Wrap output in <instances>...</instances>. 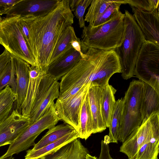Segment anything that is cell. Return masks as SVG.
Here are the masks:
<instances>
[{
  "label": "cell",
  "mask_w": 159,
  "mask_h": 159,
  "mask_svg": "<svg viewBox=\"0 0 159 159\" xmlns=\"http://www.w3.org/2000/svg\"><path fill=\"white\" fill-rule=\"evenodd\" d=\"M69 0L61 1L47 15L41 17H20L29 33V48L37 67L46 73L53 50L64 31L74 23Z\"/></svg>",
  "instance_id": "cell-1"
},
{
  "label": "cell",
  "mask_w": 159,
  "mask_h": 159,
  "mask_svg": "<svg viewBox=\"0 0 159 159\" xmlns=\"http://www.w3.org/2000/svg\"><path fill=\"white\" fill-rule=\"evenodd\" d=\"M124 28L121 42L114 50L119 59L122 78L128 80L134 75L137 59L146 40L133 15L125 10Z\"/></svg>",
  "instance_id": "cell-2"
},
{
  "label": "cell",
  "mask_w": 159,
  "mask_h": 159,
  "mask_svg": "<svg viewBox=\"0 0 159 159\" xmlns=\"http://www.w3.org/2000/svg\"><path fill=\"white\" fill-rule=\"evenodd\" d=\"M124 14L120 11L109 21L96 26H84L81 44L88 48L103 50H114L120 43L124 28Z\"/></svg>",
  "instance_id": "cell-3"
},
{
  "label": "cell",
  "mask_w": 159,
  "mask_h": 159,
  "mask_svg": "<svg viewBox=\"0 0 159 159\" xmlns=\"http://www.w3.org/2000/svg\"><path fill=\"white\" fill-rule=\"evenodd\" d=\"M144 83L133 80L129 84L124 97L125 105L122 123L118 141L123 143L143 121L141 112Z\"/></svg>",
  "instance_id": "cell-4"
},
{
  "label": "cell",
  "mask_w": 159,
  "mask_h": 159,
  "mask_svg": "<svg viewBox=\"0 0 159 159\" xmlns=\"http://www.w3.org/2000/svg\"><path fill=\"white\" fill-rule=\"evenodd\" d=\"M19 16H8L0 22V44L11 55L25 61L31 66H37L33 55L21 31Z\"/></svg>",
  "instance_id": "cell-5"
},
{
  "label": "cell",
  "mask_w": 159,
  "mask_h": 159,
  "mask_svg": "<svg viewBox=\"0 0 159 159\" xmlns=\"http://www.w3.org/2000/svg\"><path fill=\"white\" fill-rule=\"evenodd\" d=\"M60 120L54 102L43 116L27 127L10 144L7 151L0 157V159L18 154L34 146L37 137L44 130L55 126Z\"/></svg>",
  "instance_id": "cell-6"
},
{
  "label": "cell",
  "mask_w": 159,
  "mask_h": 159,
  "mask_svg": "<svg viewBox=\"0 0 159 159\" xmlns=\"http://www.w3.org/2000/svg\"><path fill=\"white\" fill-rule=\"evenodd\" d=\"M134 75L159 93V44L146 40L138 55Z\"/></svg>",
  "instance_id": "cell-7"
},
{
  "label": "cell",
  "mask_w": 159,
  "mask_h": 159,
  "mask_svg": "<svg viewBox=\"0 0 159 159\" xmlns=\"http://www.w3.org/2000/svg\"><path fill=\"white\" fill-rule=\"evenodd\" d=\"M83 53L84 55L79 61L61 79L58 99L64 100L67 99L86 85L90 84V61L88 54Z\"/></svg>",
  "instance_id": "cell-8"
},
{
  "label": "cell",
  "mask_w": 159,
  "mask_h": 159,
  "mask_svg": "<svg viewBox=\"0 0 159 159\" xmlns=\"http://www.w3.org/2000/svg\"><path fill=\"white\" fill-rule=\"evenodd\" d=\"M60 94V82L51 75L45 74L41 80L34 107L30 115V125L43 116Z\"/></svg>",
  "instance_id": "cell-9"
},
{
  "label": "cell",
  "mask_w": 159,
  "mask_h": 159,
  "mask_svg": "<svg viewBox=\"0 0 159 159\" xmlns=\"http://www.w3.org/2000/svg\"><path fill=\"white\" fill-rule=\"evenodd\" d=\"M90 85H86L75 94L65 100L57 99L55 103L56 110L60 120L72 126L78 132L80 110Z\"/></svg>",
  "instance_id": "cell-10"
},
{
  "label": "cell",
  "mask_w": 159,
  "mask_h": 159,
  "mask_svg": "<svg viewBox=\"0 0 159 159\" xmlns=\"http://www.w3.org/2000/svg\"><path fill=\"white\" fill-rule=\"evenodd\" d=\"M61 0H20L4 14L8 16L20 17H41L44 16L53 10Z\"/></svg>",
  "instance_id": "cell-11"
},
{
  "label": "cell",
  "mask_w": 159,
  "mask_h": 159,
  "mask_svg": "<svg viewBox=\"0 0 159 159\" xmlns=\"http://www.w3.org/2000/svg\"><path fill=\"white\" fill-rule=\"evenodd\" d=\"M152 135L151 124L149 117L144 119L141 125L134 130L122 143L120 152L126 155L128 159H135L138 151Z\"/></svg>",
  "instance_id": "cell-12"
},
{
  "label": "cell",
  "mask_w": 159,
  "mask_h": 159,
  "mask_svg": "<svg viewBox=\"0 0 159 159\" xmlns=\"http://www.w3.org/2000/svg\"><path fill=\"white\" fill-rule=\"evenodd\" d=\"M30 118L14 109L0 125V147L11 144L30 125Z\"/></svg>",
  "instance_id": "cell-13"
},
{
  "label": "cell",
  "mask_w": 159,
  "mask_h": 159,
  "mask_svg": "<svg viewBox=\"0 0 159 159\" xmlns=\"http://www.w3.org/2000/svg\"><path fill=\"white\" fill-rule=\"evenodd\" d=\"M133 16L146 40L159 44V9L148 11L131 7Z\"/></svg>",
  "instance_id": "cell-14"
},
{
  "label": "cell",
  "mask_w": 159,
  "mask_h": 159,
  "mask_svg": "<svg viewBox=\"0 0 159 159\" xmlns=\"http://www.w3.org/2000/svg\"><path fill=\"white\" fill-rule=\"evenodd\" d=\"M11 61L15 70L16 87V100L15 109L20 113L21 107L26 94L31 66L23 60L12 55Z\"/></svg>",
  "instance_id": "cell-15"
},
{
  "label": "cell",
  "mask_w": 159,
  "mask_h": 159,
  "mask_svg": "<svg viewBox=\"0 0 159 159\" xmlns=\"http://www.w3.org/2000/svg\"><path fill=\"white\" fill-rule=\"evenodd\" d=\"M81 58L80 53L71 48L49 64L46 73L54 77L57 80H61Z\"/></svg>",
  "instance_id": "cell-16"
},
{
  "label": "cell",
  "mask_w": 159,
  "mask_h": 159,
  "mask_svg": "<svg viewBox=\"0 0 159 159\" xmlns=\"http://www.w3.org/2000/svg\"><path fill=\"white\" fill-rule=\"evenodd\" d=\"M152 135L140 148L135 159H158L159 152V112L153 113L149 116Z\"/></svg>",
  "instance_id": "cell-17"
},
{
  "label": "cell",
  "mask_w": 159,
  "mask_h": 159,
  "mask_svg": "<svg viewBox=\"0 0 159 159\" xmlns=\"http://www.w3.org/2000/svg\"><path fill=\"white\" fill-rule=\"evenodd\" d=\"M46 73L37 66H31L26 94L21 108L20 113L23 116L29 117L38 94L41 80Z\"/></svg>",
  "instance_id": "cell-18"
},
{
  "label": "cell",
  "mask_w": 159,
  "mask_h": 159,
  "mask_svg": "<svg viewBox=\"0 0 159 159\" xmlns=\"http://www.w3.org/2000/svg\"><path fill=\"white\" fill-rule=\"evenodd\" d=\"M102 88L99 86H90L87 93L93 121V134L102 132L107 128L101 112V101Z\"/></svg>",
  "instance_id": "cell-19"
},
{
  "label": "cell",
  "mask_w": 159,
  "mask_h": 159,
  "mask_svg": "<svg viewBox=\"0 0 159 159\" xmlns=\"http://www.w3.org/2000/svg\"><path fill=\"white\" fill-rule=\"evenodd\" d=\"M88 153V149L78 138L54 152L36 159H86Z\"/></svg>",
  "instance_id": "cell-20"
},
{
  "label": "cell",
  "mask_w": 159,
  "mask_h": 159,
  "mask_svg": "<svg viewBox=\"0 0 159 159\" xmlns=\"http://www.w3.org/2000/svg\"><path fill=\"white\" fill-rule=\"evenodd\" d=\"M79 138L78 131L75 130L56 141L36 150L31 149L26 151L25 159H36L46 156L57 151L67 144Z\"/></svg>",
  "instance_id": "cell-21"
},
{
  "label": "cell",
  "mask_w": 159,
  "mask_h": 159,
  "mask_svg": "<svg viewBox=\"0 0 159 159\" xmlns=\"http://www.w3.org/2000/svg\"><path fill=\"white\" fill-rule=\"evenodd\" d=\"M125 102L124 98L116 102L108 127L109 133L107 137L109 143H118L123 120Z\"/></svg>",
  "instance_id": "cell-22"
},
{
  "label": "cell",
  "mask_w": 159,
  "mask_h": 159,
  "mask_svg": "<svg viewBox=\"0 0 159 159\" xmlns=\"http://www.w3.org/2000/svg\"><path fill=\"white\" fill-rule=\"evenodd\" d=\"M116 90L108 84L102 88L101 109L102 119L106 127L108 128L116 102L115 94Z\"/></svg>",
  "instance_id": "cell-23"
},
{
  "label": "cell",
  "mask_w": 159,
  "mask_h": 159,
  "mask_svg": "<svg viewBox=\"0 0 159 159\" xmlns=\"http://www.w3.org/2000/svg\"><path fill=\"white\" fill-rule=\"evenodd\" d=\"M144 83V89L141 110L143 120L153 113L159 112V93L152 87Z\"/></svg>",
  "instance_id": "cell-24"
},
{
  "label": "cell",
  "mask_w": 159,
  "mask_h": 159,
  "mask_svg": "<svg viewBox=\"0 0 159 159\" xmlns=\"http://www.w3.org/2000/svg\"><path fill=\"white\" fill-rule=\"evenodd\" d=\"M80 124L79 138L86 140L93 134V121L87 94L81 105L80 114Z\"/></svg>",
  "instance_id": "cell-25"
},
{
  "label": "cell",
  "mask_w": 159,
  "mask_h": 159,
  "mask_svg": "<svg viewBox=\"0 0 159 159\" xmlns=\"http://www.w3.org/2000/svg\"><path fill=\"white\" fill-rule=\"evenodd\" d=\"M75 130L72 126L65 123L55 125L49 129L31 149L32 150H38L56 141Z\"/></svg>",
  "instance_id": "cell-26"
},
{
  "label": "cell",
  "mask_w": 159,
  "mask_h": 159,
  "mask_svg": "<svg viewBox=\"0 0 159 159\" xmlns=\"http://www.w3.org/2000/svg\"><path fill=\"white\" fill-rule=\"evenodd\" d=\"M73 40L80 41L76 36L74 28L71 26L64 31L58 40L52 52L50 64L73 48L71 44Z\"/></svg>",
  "instance_id": "cell-27"
},
{
  "label": "cell",
  "mask_w": 159,
  "mask_h": 159,
  "mask_svg": "<svg viewBox=\"0 0 159 159\" xmlns=\"http://www.w3.org/2000/svg\"><path fill=\"white\" fill-rule=\"evenodd\" d=\"M16 100V94L9 85L0 91V125L11 114Z\"/></svg>",
  "instance_id": "cell-28"
},
{
  "label": "cell",
  "mask_w": 159,
  "mask_h": 159,
  "mask_svg": "<svg viewBox=\"0 0 159 159\" xmlns=\"http://www.w3.org/2000/svg\"><path fill=\"white\" fill-rule=\"evenodd\" d=\"M113 2V0H92L84 21L91 25Z\"/></svg>",
  "instance_id": "cell-29"
},
{
  "label": "cell",
  "mask_w": 159,
  "mask_h": 159,
  "mask_svg": "<svg viewBox=\"0 0 159 159\" xmlns=\"http://www.w3.org/2000/svg\"><path fill=\"white\" fill-rule=\"evenodd\" d=\"M7 85L16 93L15 74L11 59L0 74V91Z\"/></svg>",
  "instance_id": "cell-30"
},
{
  "label": "cell",
  "mask_w": 159,
  "mask_h": 159,
  "mask_svg": "<svg viewBox=\"0 0 159 159\" xmlns=\"http://www.w3.org/2000/svg\"><path fill=\"white\" fill-rule=\"evenodd\" d=\"M92 0H69L70 7L78 21L80 28L85 26L84 15L85 11L90 5Z\"/></svg>",
  "instance_id": "cell-31"
},
{
  "label": "cell",
  "mask_w": 159,
  "mask_h": 159,
  "mask_svg": "<svg viewBox=\"0 0 159 159\" xmlns=\"http://www.w3.org/2000/svg\"><path fill=\"white\" fill-rule=\"evenodd\" d=\"M122 4H129L131 7H134L148 11L155 9H159V0H115Z\"/></svg>",
  "instance_id": "cell-32"
},
{
  "label": "cell",
  "mask_w": 159,
  "mask_h": 159,
  "mask_svg": "<svg viewBox=\"0 0 159 159\" xmlns=\"http://www.w3.org/2000/svg\"><path fill=\"white\" fill-rule=\"evenodd\" d=\"M121 5V3L116 2L115 0H113V2L90 25L96 26L103 24L111 20L120 11V7Z\"/></svg>",
  "instance_id": "cell-33"
},
{
  "label": "cell",
  "mask_w": 159,
  "mask_h": 159,
  "mask_svg": "<svg viewBox=\"0 0 159 159\" xmlns=\"http://www.w3.org/2000/svg\"><path fill=\"white\" fill-rule=\"evenodd\" d=\"M11 59V55L5 49L3 52L0 55V74Z\"/></svg>",
  "instance_id": "cell-34"
},
{
  "label": "cell",
  "mask_w": 159,
  "mask_h": 159,
  "mask_svg": "<svg viewBox=\"0 0 159 159\" xmlns=\"http://www.w3.org/2000/svg\"><path fill=\"white\" fill-rule=\"evenodd\" d=\"M20 0H0V7L5 9L6 11L10 8Z\"/></svg>",
  "instance_id": "cell-35"
},
{
  "label": "cell",
  "mask_w": 159,
  "mask_h": 159,
  "mask_svg": "<svg viewBox=\"0 0 159 159\" xmlns=\"http://www.w3.org/2000/svg\"><path fill=\"white\" fill-rule=\"evenodd\" d=\"M71 44L75 50L80 53L81 57H83L84 53L82 52L81 51V40H73L71 42Z\"/></svg>",
  "instance_id": "cell-36"
},
{
  "label": "cell",
  "mask_w": 159,
  "mask_h": 159,
  "mask_svg": "<svg viewBox=\"0 0 159 159\" xmlns=\"http://www.w3.org/2000/svg\"><path fill=\"white\" fill-rule=\"evenodd\" d=\"M86 159H98V158L95 156H92L89 153H88L86 155Z\"/></svg>",
  "instance_id": "cell-37"
},
{
  "label": "cell",
  "mask_w": 159,
  "mask_h": 159,
  "mask_svg": "<svg viewBox=\"0 0 159 159\" xmlns=\"http://www.w3.org/2000/svg\"><path fill=\"white\" fill-rule=\"evenodd\" d=\"M6 11V10L4 8L2 7H0V16L3 14H4Z\"/></svg>",
  "instance_id": "cell-38"
},
{
  "label": "cell",
  "mask_w": 159,
  "mask_h": 159,
  "mask_svg": "<svg viewBox=\"0 0 159 159\" xmlns=\"http://www.w3.org/2000/svg\"><path fill=\"white\" fill-rule=\"evenodd\" d=\"M4 159H14V157H12V156L9 157L4 158Z\"/></svg>",
  "instance_id": "cell-39"
},
{
  "label": "cell",
  "mask_w": 159,
  "mask_h": 159,
  "mask_svg": "<svg viewBox=\"0 0 159 159\" xmlns=\"http://www.w3.org/2000/svg\"><path fill=\"white\" fill-rule=\"evenodd\" d=\"M2 19V18H1V16H0V22L1 21V20ZM0 43H1V42H0Z\"/></svg>",
  "instance_id": "cell-40"
},
{
  "label": "cell",
  "mask_w": 159,
  "mask_h": 159,
  "mask_svg": "<svg viewBox=\"0 0 159 159\" xmlns=\"http://www.w3.org/2000/svg\"><path fill=\"white\" fill-rule=\"evenodd\" d=\"M110 159H114L111 157Z\"/></svg>",
  "instance_id": "cell-41"
}]
</instances>
